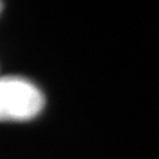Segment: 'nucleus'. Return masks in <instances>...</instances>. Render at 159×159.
<instances>
[{
	"label": "nucleus",
	"mask_w": 159,
	"mask_h": 159,
	"mask_svg": "<svg viewBox=\"0 0 159 159\" xmlns=\"http://www.w3.org/2000/svg\"><path fill=\"white\" fill-rule=\"evenodd\" d=\"M45 99L33 83L4 76L0 83V114L4 120H28L42 111Z\"/></svg>",
	"instance_id": "obj_1"
}]
</instances>
